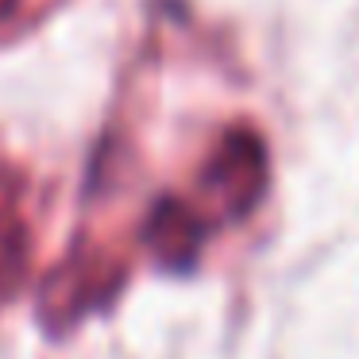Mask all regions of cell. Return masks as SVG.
<instances>
[{"mask_svg": "<svg viewBox=\"0 0 359 359\" xmlns=\"http://www.w3.org/2000/svg\"><path fill=\"white\" fill-rule=\"evenodd\" d=\"M201 189L224 217H248L266 189V151L255 132L236 128L205 163Z\"/></svg>", "mask_w": 359, "mask_h": 359, "instance_id": "6da1fadb", "label": "cell"}, {"mask_svg": "<svg viewBox=\"0 0 359 359\" xmlns=\"http://www.w3.org/2000/svg\"><path fill=\"white\" fill-rule=\"evenodd\" d=\"M116 278L101 274V259L93 255H74L66 263H58L55 271L43 278L39 290V317L47 320V328H66L97 305V286H112Z\"/></svg>", "mask_w": 359, "mask_h": 359, "instance_id": "7a4b0ae2", "label": "cell"}, {"mask_svg": "<svg viewBox=\"0 0 359 359\" xmlns=\"http://www.w3.org/2000/svg\"><path fill=\"white\" fill-rule=\"evenodd\" d=\"M205 236H209V228L197 217V209H189L178 197H163L143 224V243L166 271H189L201 255Z\"/></svg>", "mask_w": 359, "mask_h": 359, "instance_id": "3957f363", "label": "cell"}, {"mask_svg": "<svg viewBox=\"0 0 359 359\" xmlns=\"http://www.w3.org/2000/svg\"><path fill=\"white\" fill-rule=\"evenodd\" d=\"M4 232H20L16 220L4 217V205H0V266H4V259H8L12 266H20V251H24V243H4Z\"/></svg>", "mask_w": 359, "mask_h": 359, "instance_id": "277c9868", "label": "cell"}, {"mask_svg": "<svg viewBox=\"0 0 359 359\" xmlns=\"http://www.w3.org/2000/svg\"><path fill=\"white\" fill-rule=\"evenodd\" d=\"M12 8H16V0H0V20H8Z\"/></svg>", "mask_w": 359, "mask_h": 359, "instance_id": "5b68a950", "label": "cell"}]
</instances>
